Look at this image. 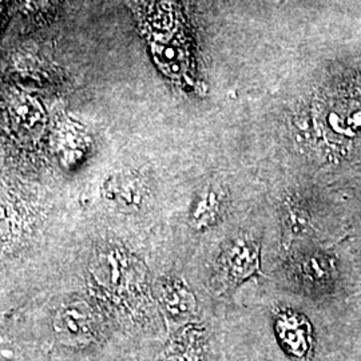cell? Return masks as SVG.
Listing matches in <instances>:
<instances>
[{
	"label": "cell",
	"instance_id": "obj_9",
	"mask_svg": "<svg viewBox=\"0 0 361 361\" xmlns=\"http://www.w3.org/2000/svg\"><path fill=\"white\" fill-rule=\"evenodd\" d=\"M10 113L18 129L35 133L43 123V113L39 104L28 97H15L10 104Z\"/></svg>",
	"mask_w": 361,
	"mask_h": 361
},
{
	"label": "cell",
	"instance_id": "obj_3",
	"mask_svg": "<svg viewBox=\"0 0 361 361\" xmlns=\"http://www.w3.org/2000/svg\"><path fill=\"white\" fill-rule=\"evenodd\" d=\"M258 245L250 238L241 237L232 241L217 261L219 277L228 284H238L253 276L258 269Z\"/></svg>",
	"mask_w": 361,
	"mask_h": 361
},
{
	"label": "cell",
	"instance_id": "obj_6",
	"mask_svg": "<svg viewBox=\"0 0 361 361\" xmlns=\"http://www.w3.org/2000/svg\"><path fill=\"white\" fill-rule=\"evenodd\" d=\"M157 297L174 322H186L195 316L197 300L190 288L180 279H161L157 284Z\"/></svg>",
	"mask_w": 361,
	"mask_h": 361
},
{
	"label": "cell",
	"instance_id": "obj_8",
	"mask_svg": "<svg viewBox=\"0 0 361 361\" xmlns=\"http://www.w3.org/2000/svg\"><path fill=\"white\" fill-rule=\"evenodd\" d=\"M226 202V193L221 189L207 188L198 195L190 214V225L194 231L202 232L219 221Z\"/></svg>",
	"mask_w": 361,
	"mask_h": 361
},
{
	"label": "cell",
	"instance_id": "obj_2",
	"mask_svg": "<svg viewBox=\"0 0 361 361\" xmlns=\"http://www.w3.org/2000/svg\"><path fill=\"white\" fill-rule=\"evenodd\" d=\"M54 331L58 340L68 347H85L99 336V322L90 305L73 301L62 305L54 317Z\"/></svg>",
	"mask_w": 361,
	"mask_h": 361
},
{
	"label": "cell",
	"instance_id": "obj_4",
	"mask_svg": "<svg viewBox=\"0 0 361 361\" xmlns=\"http://www.w3.org/2000/svg\"><path fill=\"white\" fill-rule=\"evenodd\" d=\"M149 186L137 173H118L104 182V198L118 212L134 213L149 200Z\"/></svg>",
	"mask_w": 361,
	"mask_h": 361
},
{
	"label": "cell",
	"instance_id": "obj_5",
	"mask_svg": "<svg viewBox=\"0 0 361 361\" xmlns=\"http://www.w3.org/2000/svg\"><path fill=\"white\" fill-rule=\"evenodd\" d=\"M210 343L204 326L185 325L170 337L157 361H209Z\"/></svg>",
	"mask_w": 361,
	"mask_h": 361
},
{
	"label": "cell",
	"instance_id": "obj_10",
	"mask_svg": "<svg viewBox=\"0 0 361 361\" xmlns=\"http://www.w3.org/2000/svg\"><path fill=\"white\" fill-rule=\"evenodd\" d=\"M284 224L286 231L292 234H300L308 226V213L297 202L288 204L285 209Z\"/></svg>",
	"mask_w": 361,
	"mask_h": 361
},
{
	"label": "cell",
	"instance_id": "obj_1",
	"mask_svg": "<svg viewBox=\"0 0 361 361\" xmlns=\"http://www.w3.org/2000/svg\"><path fill=\"white\" fill-rule=\"evenodd\" d=\"M94 283L116 310L133 314L146 301V268L119 246L99 252L90 269Z\"/></svg>",
	"mask_w": 361,
	"mask_h": 361
},
{
	"label": "cell",
	"instance_id": "obj_7",
	"mask_svg": "<svg viewBox=\"0 0 361 361\" xmlns=\"http://www.w3.org/2000/svg\"><path fill=\"white\" fill-rule=\"evenodd\" d=\"M276 332L285 350L295 357H304L310 349V326L295 312H283L276 319Z\"/></svg>",
	"mask_w": 361,
	"mask_h": 361
}]
</instances>
